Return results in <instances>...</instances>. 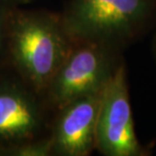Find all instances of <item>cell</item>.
I'll use <instances>...</instances> for the list:
<instances>
[{
	"mask_svg": "<svg viewBox=\"0 0 156 156\" xmlns=\"http://www.w3.org/2000/svg\"><path fill=\"white\" fill-rule=\"evenodd\" d=\"M73 44L61 16L17 8L12 12L8 61L15 72L41 94L44 95Z\"/></svg>",
	"mask_w": 156,
	"mask_h": 156,
	"instance_id": "obj_1",
	"label": "cell"
},
{
	"mask_svg": "<svg viewBox=\"0 0 156 156\" xmlns=\"http://www.w3.org/2000/svg\"><path fill=\"white\" fill-rule=\"evenodd\" d=\"M41 95L18 74L0 77V155L52 154Z\"/></svg>",
	"mask_w": 156,
	"mask_h": 156,
	"instance_id": "obj_2",
	"label": "cell"
},
{
	"mask_svg": "<svg viewBox=\"0 0 156 156\" xmlns=\"http://www.w3.org/2000/svg\"><path fill=\"white\" fill-rule=\"evenodd\" d=\"M150 0H71L61 20L73 42L114 47L147 23Z\"/></svg>",
	"mask_w": 156,
	"mask_h": 156,
	"instance_id": "obj_3",
	"label": "cell"
},
{
	"mask_svg": "<svg viewBox=\"0 0 156 156\" xmlns=\"http://www.w3.org/2000/svg\"><path fill=\"white\" fill-rule=\"evenodd\" d=\"M111 48L96 43L74 42L44 93L50 104L60 110L81 96L101 92L119 66H115Z\"/></svg>",
	"mask_w": 156,
	"mask_h": 156,
	"instance_id": "obj_4",
	"label": "cell"
},
{
	"mask_svg": "<svg viewBox=\"0 0 156 156\" xmlns=\"http://www.w3.org/2000/svg\"><path fill=\"white\" fill-rule=\"evenodd\" d=\"M95 148L107 156H139L143 152L135 133L123 64L102 90Z\"/></svg>",
	"mask_w": 156,
	"mask_h": 156,
	"instance_id": "obj_5",
	"label": "cell"
},
{
	"mask_svg": "<svg viewBox=\"0 0 156 156\" xmlns=\"http://www.w3.org/2000/svg\"><path fill=\"white\" fill-rule=\"evenodd\" d=\"M101 92L74 99L59 110L51 133L52 153L85 156L95 148Z\"/></svg>",
	"mask_w": 156,
	"mask_h": 156,
	"instance_id": "obj_6",
	"label": "cell"
},
{
	"mask_svg": "<svg viewBox=\"0 0 156 156\" xmlns=\"http://www.w3.org/2000/svg\"><path fill=\"white\" fill-rule=\"evenodd\" d=\"M16 5L10 0H0V68L8 61V32L11 15Z\"/></svg>",
	"mask_w": 156,
	"mask_h": 156,
	"instance_id": "obj_7",
	"label": "cell"
},
{
	"mask_svg": "<svg viewBox=\"0 0 156 156\" xmlns=\"http://www.w3.org/2000/svg\"><path fill=\"white\" fill-rule=\"evenodd\" d=\"M10 1L13 3V4L15 5H17V4H20V3H24V2H29L30 1V0H10Z\"/></svg>",
	"mask_w": 156,
	"mask_h": 156,
	"instance_id": "obj_8",
	"label": "cell"
}]
</instances>
